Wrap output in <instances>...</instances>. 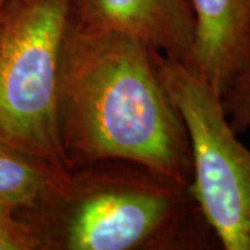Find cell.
Wrapping results in <instances>:
<instances>
[{
    "instance_id": "cell-4",
    "label": "cell",
    "mask_w": 250,
    "mask_h": 250,
    "mask_svg": "<svg viewBox=\"0 0 250 250\" xmlns=\"http://www.w3.org/2000/svg\"><path fill=\"white\" fill-rule=\"evenodd\" d=\"M163 85L187 128L190 192L220 248L250 250V149L229 124L223 98L184 62L154 52Z\"/></svg>"
},
{
    "instance_id": "cell-1",
    "label": "cell",
    "mask_w": 250,
    "mask_h": 250,
    "mask_svg": "<svg viewBox=\"0 0 250 250\" xmlns=\"http://www.w3.org/2000/svg\"><path fill=\"white\" fill-rule=\"evenodd\" d=\"M57 125L70 170L96 161H129L190 185L184 120L163 85L154 50L136 38L88 32L68 22Z\"/></svg>"
},
{
    "instance_id": "cell-3",
    "label": "cell",
    "mask_w": 250,
    "mask_h": 250,
    "mask_svg": "<svg viewBox=\"0 0 250 250\" xmlns=\"http://www.w3.org/2000/svg\"><path fill=\"white\" fill-rule=\"evenodd\" d=\"M68 0H11L0 21V143L62 168L57 98Z\"/></svg>"
},
{
    "instance_id": "cell-11",
    "label": "cell",
    "mask_w": 250,
    "mask_h": 250,
    "mask_svg": "<svg viewBox=\"0 0 250 250\" xmlns=\"http://www.w3.org/2000/svg\"><path fill=\"white\" fill-rule=\"evenodd\" d=\"M3 11H4V10H1V11H0V21H1V17H3Z\"/></svg>"
},
{
    "instance_id": "cell-8",
    "label": "cell",
    "mask_w": 250,
    "mask_h": 250,
    "mask_svg": "<svg viewBox=\"0 0 250 250\" xmlns=\"http://www.w3.org/2000/svg\"><path fill=\"white\" fill-rule=\"evenodd\" d=\"M221 98L233 131L242 134L250 129V68L233 81Z\"/></svg>"
},
{
    "instance_id": "cell-7",
    "label": "cell",
    "mask_w": 250,
    "mask_h": 250,
    "mask_svg": "<svg viewBox=\"0 0 250 250\" xmlns=\"http://www.w3.org/2000/svg\"><path fill=\"white\" fill-rule=\"evenodd\" d=\"M68 168L0 143V207L25 217L54 192Z\"/></svg>"
},
{
    "instance_id": "cell-6",
    "label": "cell",
    "mask_w": 250,
    "mask_h": 250,
    "mask_svg": "<svg viewBox=\"0 0 250 250\" xmlns=\"http://www.w3.org/2000/svg\"><path fill=\"white\" fill-rule=\"evenodd\" d=\"M195 43L188 67L221 96L250 68V0H189Z\"/></svg>"
},
{
    "instance_id": "cell-5",
    "label": "cell",
    "mask_w": 250,
    "mask_h": 250,
    "mask_svg": "<svg viewBox=\"0 0 250 250\" xmlns=\"http://www.w3.org/2000/svg\"><path fill=\"white\" fill-rule=\"evenodd\" d=\"M68 16L78 29L132 36L157 53L189 64L195 43L189 0H68Z\"/></svg>"
},
{
    "instance_id": "cell-9",
    "label": "cell",
    "mask_w": 250,
    "mask_h": 250,
    "mask_svg": "<svg viewBox=\"0 0 250 250\" xmlns=\"http://www.w3.org/2000/svg\"><path fill=\"white\" fill-rule=\"evenodd\" d=\"M0 250H42L34 228L4 207H0Z\"/></svg>"
},
{
    "instance_id": "cell-10",
    "label": "cell",
    "mask_w": 250,
    "mask_h": 250,
    "mask_svg": "<svg viewBox=\"0 0 250 250\" xmlns=\"http://www.w3.org/2000/svg\"><path fill=\"white\" fill-rule=\"evenodd\" d=\"M10 1H11V0H0V11H1V10L6 9V7H7V4H9Z\"/></svg>"
},
{
    "instance_id": "cell-2",
    "label": "cell",
    "mask_w": 250,
    "mask_h": 250,
    "mask_svg": "<svg viewBox=\"0 0 250 250\" xmlns=\"http://www.w3.org/2000/svg\"><path fill=\"white\" fill-rule=\"evenodd\" d=\"M22 218L42 250L220 248L189 185L129 161L68 170L53 193Z\"/></svg>"
}]
</instances>
